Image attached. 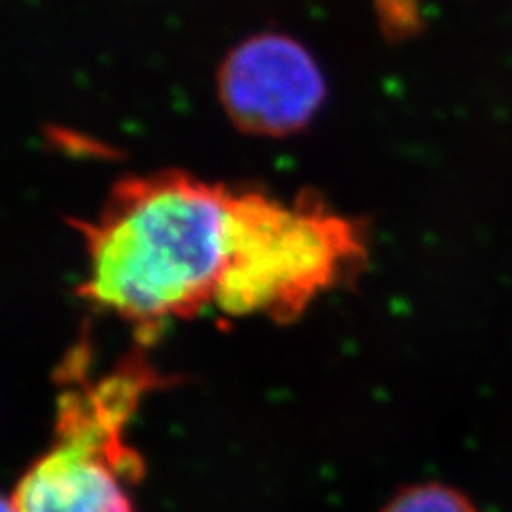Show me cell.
I'll list each match as a JSON object with an SVG mask.
<instances>
[{
  "label": "cell",
  "instance_id": "1",
  "mask_svg": "<svg viewBox=\"0 0 512 512\" xmlns=\"http://www.w3.org/2000/svg\"><path fill=\"white\" fill-rule=\"evenodd\" d=\"M231 203L233 192L178 173L120 186L101 216L82 227V295L139 331L216 308Z\"/></svg>",
  "mask_w": 512,
  "mask_h": 512
},
{
  "label": "cell",
  "instance_id": "2",
  "mask_svg": "<svg viewBox=\"0 0 512 512\" xmlns=\"http://www.w3.org/2000/svg\"><path fill=\"white\" fill-rule=\"evenodd\" d=\"M160 376L146 359H124L94 376L88 344L58 370L56 427L47 448L7 498L18 512H135L131 487L143 474L126 440L139 404Z\"/></svg>",
  "mask_w": 512,
  "mask_h": 512
},
{
  "label": "cell",
  "instance_id": "3",
  "mask_svg": "<svg viewBox=\"0 0 512 512\" xmlns=\"http://www.w3.org/2000/svg\"><path fill=\"white\" fill-rule=\"evenodd\" d=\"M363 256L357 224L323 203L239 192L231 203L229 254L216 310L233 318L291 323Z\"/></svg>",
  "mask_w": 512,
  "mask_h": 512
},
{
  "label": "cell",
  "instance_id": "4",
  "mask_svg": "<svg viewBox=\"0 0 512 512\" xmlns=\"http://www.w3.org/2000/svg\"><path fill=\"white\" fill-rule=\"evenodd\" d=\"M222 101L250 131L280 135L312 118L325 84L308 52L280 35L256 37L222 69Z\"/></svg>",
  "mask_w": 512,
  "mask_h": 512
},
{
  "label": "cell",
  "instance_id": "5",
  "mask_svg": "<svg viewBox=\"0 0 512 512\" xmlns=\"http://www.w3.org/2000/svg\"><path fill=\"white\" fill-rule=\"evenodd\" d=\"M380 512H478L466 495L438 483L399 491Z\"/></svg>",
  "mask_w": 512,
  "mask_h": 512
},
{
  "label": "cell",
  "instance_id": "6",
  "mask_svg": "<svg viewBox=\"0 0 512 512\" xmlns=\"http://www.w3.org/2000/svg\"><path fill=\"white\" fill-rule=\"evenodd\" d=\"M3 512H18V510L13 508V504H11L9 498H5V502H3Z\"/></svg>",
  "mask_w": 512,
  "mask_h": 512
}]
</instances>
